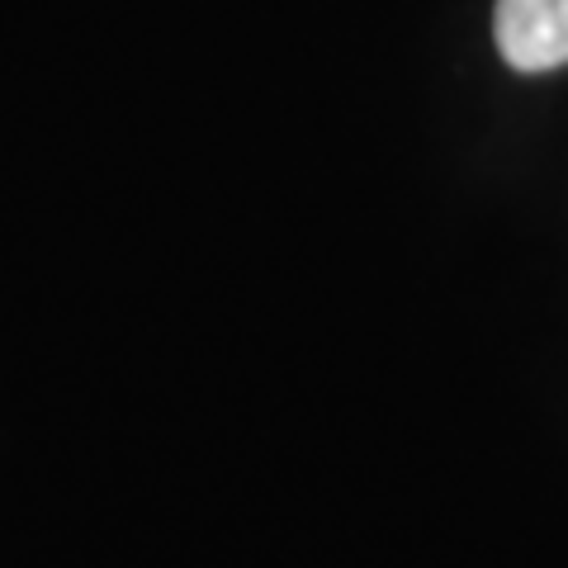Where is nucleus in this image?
<instances>
[{"label": "nucleus", "mask_w": 568, "mask_h": 568, "mask_svg": "<svg viewBox=\"0 0 568 568\" xmlns=\"http://www.w3.org/2000/svg\"><path fill=\"white\" fill-rule=\"evenodd\" d=\"M493 39L511 71L568 67V0H497Z\"/></svg>", "instance_id": "1"}]
</instances>
